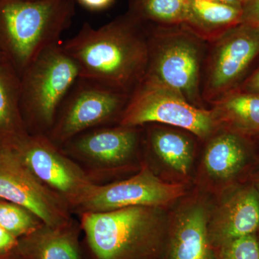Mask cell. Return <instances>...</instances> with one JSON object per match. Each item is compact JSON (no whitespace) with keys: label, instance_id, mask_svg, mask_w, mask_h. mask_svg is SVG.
Returning <instances> with one entry per match:
<instances>
[{"label":"cell","instance_id":"cell-32","mask_svg":"<svg viewBox=\"0 0 259 259\" xmlns=\"http://www.w3.org/2000/svg\"><path fill=\"white\" fill-rule=\"evenodd\" d=\"M247 1H248V0H243V4H244V3H245V2H247Z\"/></svg>","mask_w":259,"mask_h":259},{"label":"cell","instance_id":"cell-10","mask_svg":"<svg viewBox=\"0 0 259 259\" xmlns=\"http://www.w3.org/2000/svg\"><path fill=\"white\" fill-rule=\"evenodd\" d=\"M0 199L29 209L48 226L73 221L69 205L33 175L8 139H0Z\"/></svg>","mask_w":259,"mask_h":259},{"label":"cell","instance_id":"cell-7","mask_svg":"<svg viewBox=\"0 0 259 259\" xmlns=\"http://www.w3.org/2000/svg\"><path fill=\"white\" fill-rule=\"evenodd\" d=\"M130 95L79 78L65 97L48 137L61 146L78 135L119 119Z\"/></svg>","mask_w":259,"mask_h":259},{"label":"cell","instance_id":"cell-8","mask_svg":"<svg viewBox=\"0 0 259 259\" xmlns=\"http://www.w3.org/2000/svg\"><path fill=\"white\" fill-rule=\"evenodd\" d=\"M9 140L29 169L70 209H77L96 184L47 136L27 134Z\"/></svg>","mask_w":259,"mask_h":259},{"label":"cell","instance_id":"cell-18","mask_svg":"<svg viewBox=\"0 0 259 259\" xmlns=\"http://www.w3.org/2000/svg\"><path fill=\"white\" fill-rule=\"evenodd\" d=\"M242 8L208 0H190L188 16L183 24L202 40L212 42L241 23Z\"/></svg>","mask_w":259,"mask_h":259},{"label":"cell","instance_id":"cell-15","mask_svg":"<svg viewBox=\"0 0 259 259\" xmlns=\"http://www.w3.org/2000/svg\"><path fill=\"white\" fill-rule=\"evenodd\" d=\"M209 220L202 202H190L182 207L167 228L161 252L163 259H215L209 240Z\"/></svg>","mask_w":259,"mask_h":259},{"label":"cell","instance_id":"cell-30","mask_svg":"<svg viewBox=\"0 0 259 259\" xmlns=\"http://www.w3.org/2000/svg\"><path fill=\"white\" fill-rule=\"evenodd\" d=\"M253 142V146H254L255 151H256L257 155L259 157V134L256 135L255 137L251 139Z\"/></svg>","mask_w":259,"mask_h":259},{"label":"cell","instance_id":"cell-2","mask_svg":"<svg viewBox=\"0 0 259 259\" xmlns=\"http://www.w3.org/2000/svg\"><path fill=\"white\" fill-rule=\"evenodd\" d=\"M75 13L74 0H0V54L19 76L61 42Z\"/></svg>","mask_w":259,"mask_h":259},{"label":"cell","instance_id":"cell-33","mask_svg":"<svg viewBox=\"0 0 259 259\" xmlns=\"http://www.w3.org/2000/svg\"><path fill=\"white\" fill-rule=\"evenodd\" d=\"M258 240H259V232H258Z\"/></svg>","mask_w":259,"mask_h":259},{"label":"cell","instance_id":"cell-13","mask_svg":"<svg viewBox=\"0 0 259 259\" xmlns=\"http://www.w3.org/2000/svg\"><path fill=\"white\" fill-rule=\"evenodd\" d=\"M258 160L251 140L219 129L209 139L202 166L211 180L231 188L249 180Z\"/></svg>","mask_w":259,"mask_h":259},{"label":"cell","instance_id":"cell-27","mask_svg":"<svg viewBox=\"0 0 259 259\" xmlns=\"http://www.w3.org/2000/svg\"><path fill=\"white\" fill-rule=\"evenodd\" d=\"M80 5L93 11L107 9L113 3L114 0H77Z\"/></svg>","mask_w":259,"mask_h":259},{"label":"cell","instance_id":"cell-11","mask_svg":"<svg viewBox=\"0 0 259 259\" xmlns=\"http://www.w3.org/2000/svg\"><path fill=\"white\" fill-rule=\"evenodd\" d=\"M185 192L183 185L164 182L144 166L127 180L104 185L95 184L76 209L83 213L106 212L134 206L161 208L180 199Z\"/></svg>","mask_w":259,"mask_h":259},{"label":"cell","instance_id":"cell-22","mask_svg":"<svg viewBox=\"0 0 259 259\" xmlns=\"http://www.w3.org/2000/svg\"><path fill=\"white\" fill-rule=\"evenodd\" d=\"M42 224L41 221L29 209L0 199V226L18 239L32 233Z\"/></svg>","mask_w":259,"mask_h":259},{"label":"cell","instance_id":"cell-6","mask_svg":"<svg viewBox=\"0 0 259 259\" xmlns=\"http://www.w3.org/2000/svg\"><path fill=\"white\" fill-rule=\"evenodd\" d=\"M149 123L178 127L202 140L219 130L212 110L196 106L176 92L144 78L130 96L118 124L139 127Z\"/></svg>","mask_w":259,"mask_h":259},{"label":"cell","instance_id":"cell-17","mask_svg":"<svg viewBox=\"0 0 259 259\" xmlns=\"http://www.w3.org/2000/svg\"><path fill=\"white\" fill-rule=\"evenodd\" d=\"M212 105L219 129L250 140L259 134V94L236 88Z\"/></svg>","mask_w":259,"mask_h":259},{"label":"cell","instance_id":"cell-16","mask_svg":"<svg viewBox=\"0 0 259 259\" xmlns=\"http://www.w3.org/2000/svg\"><path fill=\"white\" fill-rule=\"evenodd\" d=\"M17 253L23 259H85L74 221L57 228L42 224L19 238Z\"/></svg>","mask_w":259,"mask_h":259},{"label":"cell","instance_id":"cell-19","mask_svg":"<svg viewBox=\"0 0 259 259\" xmlns=\"http://www.w3.org/2000/svg\"><path fill=\"white\" fill-rule=\"evenodd\" d=\"M20 78L14 68L0 57V139L28 134L20 110Z\"/></svg>","mask_w":259,"mask_h":259},{"label":"cell","instance_id":"cell-3","mask_svg":"<svg viewBox=\"0 0 259 259\" xmlns=\"http://www.w3.org/2000/svg\"><path fill=\"white\" fill-rule=\"evenodd\" d=\"M90 259H158L167 228L160 208L134 206L81 213Z\"/></svg>","mask_w":259,"mask_h":259},{"label":"cell","instance_id":"cell-23","mask_svg":"<svg viewBox=\"0 0 259 259\" xmlns=\"http://www.w3.org/2000/svg\"><path fill=\"white\" fill-rule=\"evenodd\" d=\"M215 259H259L258 233L237 238L214 248Z\"/></svg>","mask_w":259,"mask_h":259},{"label":"cell","instance_id":"cell-24","mask_svg":"<svg viewBox=\"0 0 259 259\" xmlns=\"http://www.w3.org/2000/svg\"><path fill=\"white\" fill-rule=\"evenodd\" d=\"M18 244V238L0 226V259L7 258L15 254Z\"/></svg>","mask_w":259,"mask_h":259},{"label":"cell","instance_id":"cell-12","mask_svg":"<svg viewBox=\"0 0 259 259\" xmlns=\"http://www.w3.org/2000/svg\"><path fill=\"white\" fill-rule=\"evenodd\" d=\"M139 143L138 127L118 124L116 127L90 130L63 146L66 154L104 171L125 164L134 156Z\"/></svg>","mask_w":259,"mask_h":259},{"label":"cell","instance_id":"cell-25","mask_svg":"<svg viewBox=\"0 0 259 259\" xmlns=\"http://www.w3.org/2000/svg\"><path fill=\"white\" fill-rule=\"evenodd\" d=\"M241 23L259 28V0H248L242 7Z\"/></svg>","mask_w":259,"mask_h":259},{"label":"cell","instance_id":"cell-29","mask_svg":"<svg viewBox=\"0 0 259 259\" xmlns=\"http://www.w3.org/2000/svg\"><path fill=\"white\" fill-rule=\"evenodd\" d=\"M208 1L233 5V6L239 7V8H242L243 5V0H208Z\"/></svg>","mask_w":259,"mask_h":259},{"label":"cell","instance_id":"cell-21","mask_svg":"<svg viewBox=\"0 0 259 259\" xmlns=\"http://www.w3.org/2000/svg\"><path fill=\"white\" fill-rule=\"evenodd\" d=\"M190 0H134L132 15L167 25H183L188 16Z\"/></svg>","mask_w":259,"mask_h":259},{"label":"cell","instance_id":"cell-31","mask_svg":"<svg viewBox=\"0 0 259 259\" xmlns=\"http://www.w3.org/2000/svg\"><path fill=\"white\" fill-rule=\"evenodd\" d=\"M5 259H23V258H22L21 257H20V255H19L18 254V253H17V251H16V253H15V254H13V255H11V256L8 257V258H5Z\"/></svg>","mask_w":259,"mask_h":259},{"label":"cell","instance_id":"cell-20","mask_svg":"<svg viewBox=\"0 0 259 259\" xmlns=\"http://www.w3.org/2000/svg\"><path fill=\"white\" fill-rule=\"evenodd\" d=\"M153 152L172 171L187 176L193 161L194 142L188 135L171 128L154 127L148 133Z\"/></svg>","mask_w":259,"mask_h":259},{"label":"cell","instance_id":"cell-5","mask_svg":"<svg viewBox=\"0 0 259 259\" xmlns=\"http://www.w3.org/2000/svg\"><path fill=\"white\" fill-rule=\"evenodd\" d=\"M202 39L185 25L168 26L148 35V61L145 77L180 94L199 107L203 48Z\"/></svg>","mask_w":259,"mask_h":259},{"label":"cell","instance_id":"cell-1","mask_svg":"<svg viewBox=\"0 0 259 259\" xmlns=\"http://www.w3.org/2000/svg\"><path fill=\"white\" fill-rule=\"evenodd\" d=\"M130 15L99 28L85 23L74 37L61 42L77 64L80 78L131 96L146 75L148 35Z\"/></svg>","mask_w":259,"mask_h":259},{"label":"cell","instance_id":"cell-9","mask_svg":"<svg viewBox=\"0 0 259 259\" xmlns=\"http://www.w3.org/2000/svg\"><path fill=\"white\" fill-rule=\"evenodd\" d=\"M205 63L202 99L212 104L238 88L259 56V28L240 23L212 41Z\"/></svg>","mask_w":259,"mask_h":259},{"label":"cell","instance_id":"cell-26","mask_svg":"<svg viewBox=\"0 0 259 259\" xmlns=\"http://www.w3.org/2000/svg\"><path fill=\"white\" fill-rule=\"evenodd\" d=\"M238 89L248 93L259 94V65L251 74L245 78Z\"/></svg>","mask_w":259,"mask_h":259},{"label":"cell","instance_id":"cell-35","mask_svg":"<svg viewBox=\"0 0 259 259\" xmlns=\"http://www.w3.org/2000/svg\"></svg>","mask_w":259,"mask_h":259},{"label":"cell","instance_id":"cell-14","mask_svg":"<svg viewBox=\"0 0 259 259\" xmlns=\"http://www.w3.org/2000/svg\"><path fill=\"white\" fill-rule=\"evenodd\" d=\"M213 248L259 232V194L249 180L231 187L209 220Z\"/></svg>","mask_w":259,"mask_h":259},{"label":"cell","instance_id":"cell-28","mask_svg":"<svg viewBox=\"0 0 259 259\" xmlns=\"http://www.w3.org/2000/svg\"><path fill=\"white\" fill-rule=\"evenodd\" d=\"M249 181L254 186L259 194V157L256 164L255 165L254 168L250 174Z\"/></svg>","mask_w":259,"mask_h":259},{"label":"cell","instance_id":"cell-4","mask_svg":"<svg viewBox=\"0 0 259 259\" xmlns=\"http://www.w3.org/2000/svg\"><path fill=\"white\" fill-rule=\"evenodd\" d=\"M61 42L42 52L20 76V110L28 134L49 135L79 78L77 64Z\"/></svg>","mask_w":259,"mask_h":259},{"label":"cell","instance_id":"cell-34","mask_svg":"<svg viewBox=\"0 0 259 259\" xmlns=\"http://www.w3.org/2000/svg\"><path fill=\"white\" fill-rule=\"evenodd\" d=\"M0 57H2L1 54H0Z\"/></svg>","mask_w":259,"mask_h":259}]
</instances>
